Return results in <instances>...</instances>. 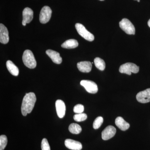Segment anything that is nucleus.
Masks as SVG:
<instances>
[{"instance_id":"obj_13","label":"nucleus","mask_w":150,"mask_h":150,"mask_svg":"<svg viewBox=\"0 0 150 150\" xmlns=\"http://www.w3.org/2000/svg\"><path fill=\"white\" fill-rule=\"evenodd\" d=\"M9 40L8 31L4 24H0V42L3 44H7Z\"/></svg>"},{"instance_id":"obj_12","label":"nucleus","mask_w":150,"mask_h":150,"mask_svg":"<svg viewBox=\"0 0 150 150\" xmlns=\"http://www.w3.org/2000/svg\"><path fill=\"white\" fill-rule=\"evenodd\" d=\"M56 108L59 118H63L66 113V105L64 102L61 100H57L56 102Z\"/></svg>"},{"instance_id":"obj_17","label":"nucleus","mask_w":150,"mask_h":150,"mask_svg":"<svg viewBox=\"0 0 150 150\" xmlns=\"http://www.w3.org/2000/svg\"><path fill=\"white\" fill-rule=\"evenodd\" d=\"M6 65L9 72L12 75L16 76H18L19 74L18 68L13 64V62L9 60L6 62Z\"/></svg>"},{"instance_id":"obj_29","label":"nucleus","mask_w":150,"mask_h":150,"mask_svg":"<svg viewBox=\"0 0 150 150\" xmlns=\"http://www.w3.org/2000/svg\"><path fill=\"white\" fill-rule=\"evenodd\" d=\"M137 1H138V0H137Z\"/></svg>"},{"instance_id":"obj_15","label":"nucleus","mask_w":150,"mask_h":150,"mask_svg":"<svg viewBox=\"0 0 150 150\" xmlns=\"http://www.w3.org/2000/svg\"><path fill=\"white\" fill-rule=\"evenodd\" d=\"M77 68L81 72L83 73H89L91 71L92 65L90 62L85 61L79 62L77 64Z\"/></svg>"},{"instance_id":"obj_20","label":"nucleus","mask_w":150,"mask_h":150,"mask_svg":"<svg viewBox=\"0 0 150 150\" xmlns=\"http://www.w3.org/2000/svg\"><path fill=\"white\" fill-rule=\"evenodd\" d=\"M96 67L100 71H103L105 69V64L104 61L100 58L97 57L94 61Z\"/></svg>"},{"instance_id":"obj_5","label":"nucleus","mask_w":150,"mask_h":150,"mask_svg":"<svg viewBox=\"0 0 150 150\" xmlns=\"http://www.w3.org/2000/svg\"><path fill=\"white\" fill-rule=\"evenodd\" d=\"M75 27L79 34L85 39L89 41H93L94 39L93 34L89 32L83 25L81 23H77L75 25Z\"/></svg>"},{"instance_id":"obj_18","label":"nucleus","mask_w":150,"mask_h":150,"mask_svg":"<svg viewBox=\"0 0 150 150\" xmlns=\"http://www.w3.org/2000/svg\"><path fill=\"white\" fill-rule=\"evenodd\" d=\"M79 45L77 40L75 39H69L65 41L62 45V48L67 49H72L78 47Z\"/></svg>"},{"instance_id":"obj_14","label":"nucleus","mask_w":150,"mask_h":150,"mask_svg":"<svg viewBox=\"0 0 150 150\" xmlns=\"http://www.w3.org/2000/svg\"><path fill=\"white\" fill-rule=\"evenodd\" d=\"M46 54L55 64H59L62 63V58L60 56V54L58 52L49 49L46 51Z\"/></svg>"},{"instance_id":"obj_27","label":"nucleus","mask_w":150,"mask_h":150,"mask_svg":"<svg viewBox=\"0 0 150 150\" xmlns=\"http://www.w3.org/2000/svg\"><path fill=\"white\" fill-rule=\"evenodd\" d=\"M137 1H138V2H140V0H138Z\"/></svg>"},{"instance_id":"obj_28","label":"nucleus","mask_w":150,"mask_h":150,"mask_svg":"<svg viewBox=\"0 0 150 150\" xmlns=\"http://www.w3.org/2000/svg\"><path fill=\"white\" fill-rule=\"evenodd\" d=\"M100 1H104V0H100Z\"/></svg>"},{"instance_id":"obj_16","label":"nucleus","mask_w":150,"mask_h":150,"mask_svg":"<svg viewBox=\"0 0 150 150\" xmlns=\"http://www.w3.org/2000/svg\"><path fill=\"white\" fill-rule=\"evenodd\" d=\"M115 124L119 129L123 131H126L130 127V124L120 116L115 119Z\"/></svg>"},{"instance_id":"obj_25","label":"nucleus","mask_w":150,"mask_h":150,"mask_svg":"<svg viewBox=\"0 0 150 150\" xmlns=\"http://www.w3.org/2000/svg\"><path fill=\"white\" fill-rule=\"evenodd\" d=\"M84 106L81 104H77L74 108V111L76 113H82L84 111Z\"/></svg>"},{"instance_id":"obj_9","label":"nucleus","mask_w":150,"mask_h":150,"mask_svg":"<svg viewBox=\"0 0 150 150\" xmlns=\"http://www.w3.org/2000/svg\"><path fill=\"white\" fill-rule=\"evenodd\" d=\"M116 129L114 126H108L102 131L101 136L103 139L106 141L112 138L116 133Z\"/></svg>"},{"instance_id":"obj_22","label":"nucleus","mask_w":150,"mask_h":150,"mask_svg":"<svg viewBox=\"0 0 150 150\" xmlns=\"http://www.w3.org/2000/svg\"><path fill=\"white\" fill-rule=\"evenodd\" d=\"M8 139L5 135H1L0 137V150H4L7 144Z\"/></svg>"},{"instance_id":"obj_24","label":"nucleus","mask_w":150,"mask_h":150,"mask_svg":"<svg viewBox=\"0 0 150 150\" xmlns=\"http://www.w3.org/2000/svg\"><path fill=\"white\" fill-rule=\"evenodd\" d=\"M41 146L42 150H51L48 141L45 138L42 140Z\"/></svg>"},{"instance_id":"obj_11","label":"nucleus","mask_w":150,"mask_h":150,"mask_svg":"<svg viewBox=\"0 0 150 150\" xmlns=\"http://www.w3.org/2000/svg\"><path fill=\"white\" fill-rule=\"evenodd\" d=\"M65 145L68 149L72 150H81L82 149V145L80 142L71 139L65 140Z\"/></svg>"},{"instance_id":"obj_19","label":"nucleus","mask_w":150,"mask_h":150,"mask_svg":"<svg viewBox=\"0 0 150 150\" xmlns=\"http://www.w3.org/2000/svg\"><path fill=\"white\" fill-rule=\"evenodd\" d=\"M69 130L73 134H78L82 131L81 127L79 124L73 123L70 124L69 127Z\"/></svg>"},{"instance_id":"obj_26","label":"nucleus","mask_w":150,"mask_h":150,"mask_svg":"<svg viewBox=\"0 0 150 150\" xmlns=\"http://www.w3.org/2000/svg\"><path fill=\"white\" fill-rule=\"evenodd\" d=\"M148 25H149V27L150 28V19L149 20V21H148Z\"/></svg>"},{"instance_id":"obj_1","label":"nucleus","mask_w":150,"mask_h":150,"mask_svg":"<svg viewBox=\"0 0 150 150\" xmlns=\"http://www.w3.org/2000/svg\"><path fill=\"white\" fill-rule=\"evenodd\" d=\"M36 100V96L34 93L30 92L25 94L23 100L21 108L22 114L23 116H26L31 112Z\"/></svg>"},{"instance_id":"obj_8","label":"nucleus","mask_w":150,"mask_h":150,"mask_svg":"<svg viewBox=\"0 0 150 150\" xmlns=\"http://www.w3.org/2000/svg\"><path fill=\"white\" fill-rule=\"evenodd\" d=\"M137 100L141 103H145L150 102V88H148L137 93Z\"/></svg>"},{"instance_id":"obj_2","label":"nucleus","mask_w":150,"mask_h":150,"mask_svg":"<svg viewBox=\"0 0 150 150\" xmlns=\"http://www.w3.org/2000/svg\"><path fill=\"white\" fill-rule=\"evenodd\" d=\"M23 62L28 68L33 69L36 67V60L32 51L29 50L24 51L22 57Z\"/></svg>"},{"instance_id":"obj_10","label":"nucleus","mask_w":150,"mask_h":150,"mask_svg":"<svg viewBox=\"0 0 150 150\" xmlns=\"http://www.w3.org/2000/svg\"><path fill=\"white\" fill-rule=\"evenodd\" d=\"M33 12L29 8H25L23 11L22 24L25 26L27 23H29L33 19Z\"/></svg>"},{"instance_id":"obj_6","label":"nucleus","mask_w":150,"mask_h":150,"mask_svg":"<svg viewBox=\"0 0 150 150\" xmlns=\"http://www.w3.org/2000/svg\"><path fill=\"white\" fill-rule=\"evenodd\" d=\"M52 10L48 6L43 7L40 12L39 20L41 23L45 24L50 21L51 19Z\"/></svg>"},{"instance_id":"obj_23","label":"nucleus","mask_w":150,"mask_h":150,"mask_svg":"<svg viewBox=\"0 0 150 150\" xmlns=\"http://www.w3.org/2000/svg\"><path fill=\"white\" fill-rule=\"evenodd\" d=\"M103 118L101 116H98L96 118L93 123V129H99L103 123Z\"/></svg>"},{"instance_id":"obj_21","label":"nucleus","mask_w":150,"mask_h":150,"mask_svg":"<svg viewBox=\"0 0 150 150\" xmlns=\"http://www.w3.org/2000/svg\"><path fill=\"white\" fill-rule=\"evenodd\" d=\"M87 118V115L85 113H77L74 116V119L77 122H81L85 121Z\"/></svg>"},{"instance_id":"obj_7","label":"nucleus","mask_w":150,"mask_h":150,"mask_svg":"<svg viewBox=\"0 0 150 150\" xmlns=\"http://www.w3.org/2000/svg\"><path fill=\"white\" fill-rule=\"evenodd\" d=\"M81 85L83 86L89 93H96L98 91V88L95 83L89 80H82L80 82Z\"/></svg>"},{"instance_id":"obj_3","label":"nucleus","mask_w":150,"mask_h":150,"mask_svg":"<svg viewBox=\"0 0 150 150\" xmlns=\"http://www.w3.org/2000/svg\"><path fill=\"white\" fill-rule=\"evenodd\" d=\"M119 71L122 74L131 75V73L137 74L139 71V67L132 63H127L121 65L119 68Z\"/></svg>"},{"instance_id":"obj_4","label":"nucleus","mask_w":150,"mask_h":150,"mask_svg":"<svg viewBox=\"0 0 150 150\" xmlns=\"http://www.w3.org/2000/svg\"><path fill=\"white\" fill-rule=\"evenodd\" d=\"M119 25L121 29L127 34L134 35L135 34V28L129 19L123 18L119 22Z\"/></svg>"}]
</instances>
